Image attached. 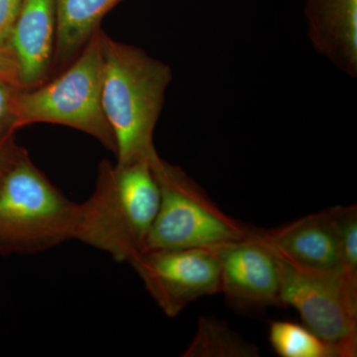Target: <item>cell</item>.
<instances>
[{
	"instance_id": "6da1fadb",
	"label": "cell",
	"mask_w": 357,
	"mask_h": 357,
	"mask_svg": "<svg viewBox=\"0 0 357 357\" xmlns=\"http://www.w3.org/2000/svg\"><path fill=\"white\" fill-rule=\"evenodd\" d=\"M159 203L150 159L121 166L103 160L93 194L79 204L74 241L129 263L145 250Z\"/></svg>"
},
{
	"instance_id": "7a4b0ae2",
	"label": "cell",
	"mask_w": 357,
	"mask_h": 357,
	"mask_svg": "<svg viewBox=\"0 0 357 357\" xmlns=\"http://www.w3.org/2000/svg\"><path fill=\"white\" fill-rule=\"evenodd\" d=\"M102 107L116 141V165L149 160L154 131L172 82L170 66L102 31Z\"/></svg>"
},
{
	"instance_id": "3957f363",
	"label": "cell",
	"mask_w": 357,
	"mask_h": 357,
	"mask_svg": "<svg viewBox=\"0 0 357 357\" xmlns=\"http://www.w3.org/2000/svg\"><path fill=\"white\" fill-rule=\"evenodd\" d=\"M79 208L25 152L0 183V255H37L73 241Z\"/></svg>"
},
{
	"instance_id": "277c9868",
	"label": "cell",
	"mask_w": 357,
	"mask_h": 357,
	"mask_svg": "<svg viewBox=\"0 0 357 357\" xmlns=\"http://www.w3.org/2000/svg\"><path fill=\"white\" fill-rule=\"evenodd\" d=\"M102 30L96 29L74 64L48 84L21 89L16 98V130L32 123L70 126L96 138L116 155V141L102 107Z\"/></svg>"
},
{
	"instance_id": "5b68a950",
	"label": "cell",
	"mask_w": 357,
	"mask_h": 357,
	"mask_svg": "<svg viewBox=\"0 0 357 357\" xmlns=\"http://www.w3.org/2000/svg\"><path fill=\"white\" fill-rule=\"evenodd\" d=\"M150 165L158 183V213L145 250L215 249L248 236L246 227L223 213L203 188L155 152Z\"/></svg>"
},
{
	"instance_id": "8992f818",
	"label": "cell",
	"mask_w": 357,
	"mask_h": 357,
	"mask_svg": "<svg viewBox=\"0 0 357 357\" xmlns=\"http://www.w3.org/2000/svg\"><path fill=\"white\" fill-rule=\"evenodd\" d=\"M278 259L281 307L299 312L302 325L330 345L335 357L356 356L357 289L342 272L307 269Z\"/></svg>"
},
{
	"instance_id": "52a82bcc",
	"label": "cell",
	"mask_w": 357,
	"mask_h": 357,
	"mask_svg": "<svg viewBox=\"0 0 357 357\" xmlns=\"http://www.w3.org/2000/svg\"><path fill=\"white\" fill-rule=\"evenodd\" d=\"M129 264L169 318L199 298L220 293V262L213 249L144 250Z\"/></svg>"
},
{
	"instance_id": "ba28073f",
	"label": "cell",
	"mask_w": 357,
	"mask_h": 357,
	"mask_svg": "<svg viewBox=\"0 0 357 357\" xmlns=\"http://www.w3.org/2000/svg\"><path fill=\"white\" fill-rule=\"evenodd\" d=\"M213 250L220 262V293L230 306L238 310L281 307L280 262L256 229Z\"/></svg>"
},
{
	"instance_id": "9c48e42d",
	"label": "cell",
	"mask_w": 357,
	"mask_h": 357,
	"mask_svg": "<svg viewBox=\"0 0 357 357\" xmlns=\"http://www.w3.org/2000/svg\"><path fill=\"white\" fill-rule=\"evenodd\" d=\"M278 257L297 266L342 272L340 239L332 210L298 218L277 229H257Z\"/></svg>"
},
{
	"instance_id": "30bf717a",
	"label": "cell",
	"mask_w": 357,
	"mask_h": 357,
	"mask_svg": "<svg viewBox=\"0 0 357 357\" xmlns=\"http://www.w3.org/2000/svg\"><path fill=\"white\" fill-rule=\"evenodd\" d=\"M56 42V0H22L9 34L21 89L44 84L53 65Z\"/></svg>"
},
{
	"instance_id": "8fae6325",
	"label": "cell",
	"mask_w": 357,
	"mask_h": 357,
	"mask_svg": "<svg viewBox=\"0 0 357 357\" xmlns=\"http://www.w3.org/2000/svg\"><path fill=\"white\" fill-rule=\"evenodd\" d=\"M314 50L342 74L357 77V0H305Z\"/></svg>"
},
{
	"instance_id": "7c38bea8",
	"label": "cell",
	"mask_w": 357,
	"mask_h": 357,
	"mask_svg": "<svg viewBox=\"0 0 357 357\" xmlns=\"http://www.w3.org/2000/svg\"><path fill=\"white\" fill-rule=\"evenodd\" d=\"M122 0H56L54 64H65L84 46L100 20Z\"/></svg>"
},
{
	"instance_id": "4fadbf2b",
	"label": "cell",
	"mask_w": 357,
	"mask_h": 357,
	"mask_svg": "<svg viewBox=\"0 0 357 357\" xmlns=\"http://www.w3.org/2000/svg\"><path fill=\"white\" fill-rule=\"evenodd\" d=\"M185 357H257L259 349L246 342L227 324L213 318H201Z\"/></svg>"
},
{
	"instance_id": "5bb4252c",
	"label": "cell",
	"mask_w": 357,
	"mask_h": 357,
	"mask_svg": "<svg viewBox=\"0 0 357 357\" xmlns=\"http://www.w3.org/2000/svg\"><path fill=\"white\" fill-rule=\"evenodd\" d=\"M269 340L275 352L282 357H335L330 345L318 335L292 321H272Z\"/></svg>"
},
{
	"instance_id": "9a60e30c",
	"label": "cell",
	"mask_w": 357,
	"mask_h": 357,
	"mask_svg": "<svg viewBox=\"0 0 357 357\" xmlns=\"http://www.w3.org/2000/svg\"><path fill=\"white\" fill-rule=\"evenodd\" d=\"M331 210L337 227L342 274L352 287L357 289L356 206H337Z\"/></svg>"
},
{
	"instance_id": "2e32d148",
	"label": "cell",
	"mask_w": 357,
	"mask_h": 357,
	"mask_svg": "<svg viewBox=\"0 0 357 357\" xmlns=\"http://www.w3.org/2000/svg\"><path fill=\"white\" fill-rule=\"evenodd\" d=\"M20 89L13 79L0 77V139L15 132L14 110Z\"/></svg>"
},
{
	"instance_id": "e0dca14e",
	"label": "cell",
	"mask_w": 357,
	"mask_h": 357,
	"mask_svg": "<svg viewBox=\"0 0 357 357\" xmlns=\"http://www.w3.org/2000/svg\"><path fill=\"white\" fill-rule=\"evenodd\" d=\"M25 152L24 148L16 143L14 133L0 139V183Z\"/></svg>"
},
{
	"instance_id": "ac0fdd59",
	"label": "cell",
	"mask_w": 357,
	"mask_h": 357,
	"mask_svg": "<svg viewBox=\"0 0 357 357\" xmlns=\"http://www.w3.org/2000/svg\"><path fill=\"white\" fill-rule=\"evenodd\" d=\"M22 0H0V45H6Z\"/></svg>"
},
{
	"instance_id": "d6986e66",
	"label": "cell",
	"mask_w": 357,
	"mask_h": 357,
	"mask_svg": "<svg viewBox=\"0 0 357 357\" xmlns=\"http://www.w3.org/2000/svg\"><path fill=\"white\" fill-rule=\"evenodd\" d=\"M0 77L13 79L20 86L17 67L8 44L0 45Z\"/></svg>"
}]
</instances>
